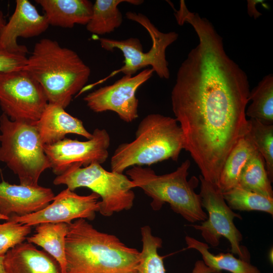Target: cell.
Segmentation results:
<instances>
[{
  "label": "cell",
  "instance_id": "17",
  "mask_svg": "<svg viewBox=\"0 0 273 273\" xmlns=\"http://www.w3.org/2000/svg\"><path fill=\"white\" fill-rule=\"evenodd\" d=\"M7 273H62L57 261L32 243H20L5 255Z\"/></svg>",
  "mask_w": 273,
  "mask_h": 273
},
{
  "label": "cell",
  "instance_id": "13",
  "mask_svg": "<svg viewBox=\"0 0 273 273\" xmlns=\"http://www.w3.org/2000/svg\"><path fill=\"white\" fill-rule=\"evenodd\" d=\"M99 196L95 193L80 196L67 188L55 196L53 202L43 209L24 216L12 215L9 220L29 226L45 222H64L73 220H93L99 211Z\"/></svg>",
  "mask_w": 273,
  "mask_h": 273
},
{
  "label": "cell",
  "instance_id": "24",
  "mask_svg": "<svg viewBox=\"0 0 273 273\" xmlns=\"http://www.w3.org/2000/svg\"><path fill=\"white\" fill-rule=\"evenodd\" d=\"M264 159L256 152L247 161L240 175L236 187L273 198V190Z\"/></svg>",
  "mask_w": 273,
  "mask_h": 273
},
{
  "label": "cell",
  "instance_id": "27",
  "mask_svg": "<svg viewBox=\"0 0 273 273\" xmlns=\"http://www.w3.org/2000/svg\"><path fill=\"white\" fill-rule=\"evenodd\" d=\"M246 135L263 157L268 177L273 180V124H266L250 118Z\"/></svg>",
  "mask_w": 273,
  "mask_h": 273
},
{
  "label": "cell",
  "instance_id": "11",
  "mask_svg": "<svg viewBox=\"0 0 273 273\" xmlns=\"http://www.w3.org/2000/svg\"><path fill=\"white\" fill-rule=\"evenodd\" d=\"M92 138L86 141L64 138L55 143L44 145L51 168L57 175L74 167L101 164L109 156L110 137L105 129L96 128Z\"/></svg>",
  "mask_w": 273,
  "mask_h": 273
},
{
  "label": "cell",
  "instance_id": "10",
  "mask_svg": "<svg viewBox=\"0 0 273 273\" xmlns=\"http://www.w3.org/2000/svg\"><path fill=\"white\" fill-rule=\"evenodd\" d=\"M48 103L41 85L23 68L0 73V106L10 120L35 124Z\"/></svg>",
  "mask_w": 273,
  "mask_h": 273
},
{
  "label": "cell",
  "instance_id": "3",
  "mask_svg": "<svg viewBox=\"0 0 273 273\" xmlns=\"http://www.w3.org/2000/svg\"><path fill=\"white\" fill-rule=\"evenodd\" d=\"M23 69L41 85L49 104L64 109L90 74L89 67L75 51L47 38L35 44Z\"/></svg>",
  "mask_w": 273,
  "mask_h": 273
},
{
  "label": "cell",
  "instance_id": "14",
  "mask_svg": "<svg viewBox=\"0 0 273 273\" xmlns=\"http://www.w3.org/2000/svg\"><path fill=\"white\" fill-rule=\"evenodd\" d=\"M49 26L45 15L39 14L29 1H16L14 12L6 23L0 37V52L26 55L27 48L18 43V38H27L39 35Z\"/></svg>",
  "mask_w": 273,
  "mask_h": 273
},
{
  "label": "cell",
  "instance_id": "20",
  "mask_svg": "<svg viewBox=\"0 0 273 273\" xmlns=\"http://www.w3.org/2000/svg\"><path fill=\"white\" fill-rule=\"evenodd\" d=\"M187 249H194L202 256L204 263L211 268L214 273H220L225 270L231 273H260L255 266L240 258H237L231 253L214 255L209 251L207 243L200 241L190 236L185 237Z\"/></svg>",
  "mask_w": 273,
  "mask_h": 273
},
{
  "label": "cell",
  "instance_id": "31",
  "mask_svg": "<svg viewBox=\"0 0 273 273\" xmlns=\"http://www.w3.org/2000/svg\"><path fill=\"white\" fill-rule=\"evenodd\" d=\"M257 1H248V14L251 16H254L255 19L261 15V14L258 12L255 9V4Z\"/></svg>",
  "mask_w": 273,
  "mask_h": 273
},
{
  "label": "cell",
  "instance_id": "16",
  "mask_svg": "<svg viewBox=\"0 0 273 273\" xmlns=\"http://www.w3.org/2000/svg\"><path fill=\"white\" fill-rule=\"evenodd\" d=\"M43 145L55 143L74 133L90 139L93 134L88 131L80 119L65 111L62 107L48 103L39 119L35 123Z\"/></svg>",
  "mask_w": 273,
  "mask_h": 273
},
{
  "label": "cell",
  "instance_id": "4",
  "mask_svg": "<svg viewBox=\"0 0 273 273\" xmlns=\"http://www.w3.org/2000/svg\"><path fill=\"white\" fill-rule=\"evenodd\" d=\"M135 139L120 144L111 158V171L123 173L134 166H150L164 160L177 161L185 149L183 131L175 118L150 114L140 122Z\"/></svg>",
  "mask_w": 273,
  "mask_h": 273
},
{
  "label": "cell",
  "instance_id": "25",
  "mask_svg": "<svg viewBox=\"0 0 273 273\" xmlns=\"http://www.w3.org/2000/svg\"><path fill=\"white\" fill-rule=\"evenodd\" d=\"M141 234L143 246L135 273H166L163 258L158 253L162 239L152 234L149 225L142 226Z\"/></svg>",
  "mask_w": 273,
  "mask_h": 273
},
{
  "label": "cell",
  "instance_id": "2",
  "mask_svg": "<svg viewBox=\"0 0 273 273\" xmlns=\"http://www.w3.org/2000/svg\"><path fill=\"white\" fill-rule=\"evenodd\" d=\"M65 273H135L140 252L85 219L68 224Z\"/></svg>",
  "mask_w": 273,
  "mask_h": 273
},
{
  "label": "cell",
  "instance_id": "33",
  "mask_svg": "<svg viewBox=\"0 0 273 273\" xmlns=\"http://www.w3.org/2000/svg\"><path fill=\"white\" fill-rule=\"evenodd\" d=\"M5 255H0V273H7L4 265Z\"/></svg>",
  "mask_w": 273,
  "mask_h": 273
},
{
  "label": "cell",
  "instance_id": "22",
  "mask_svg": "<svg viewBox=\"0 0 273 273\" xmlns=\"http://www.w3.org/2000/svg\"><path fill=\"white\" fill-rule=\"evenodd\" d=\"M124 2L139 5L140 0H96L93 4L90 18L86 25L89 32L103 35L114 31L122 23V15L118 6Z\"/></svg>",
  "mask_w": 273,
  "mask_h": 273
},
{
  "label": "cell",
  "instance_id": "32",
  "mask_svg": "<svg viewBox=\"0 0 273 273\" xmlns=\"http://www.w3.org/2000/svg\"><path fill=\"white\" fill-rule=\"evenodd\" d=\"M6 24V22L4 19L3 14L2 12L0 10V37L3 32V31L5 28V26Z\"/></svg>",
  "mask_w": 273,
  "mask_h": 273
},
{
  "label": "cell",
  "instance_id": "29",
  "mask_svg": "<svg viewBox=\"0 0 273 273\" xmlns=\"http://www.w3.org/2000/svg\"><path fill=\"white\" fill-rule=\"evenodd\" d=\"M27 58L26 55L0 52V73L23 69Z\"/></svg>",
  "mask_w": 273,
  "mask_h": 273
},
{
  "label": "cell",
  "instance_id": "7",
  "mask_svg": "<svg viewBox=\"0 0 273 273\" xmlns=\"http://www.w3.org/2000/svg\"><path fill=\"white\" fill-rule=\"evenodd\" d=\"M126 16L141 25L148 32L152 40V46L147 52H144L143 46L137 38L130 37L124 40H117L108 38H99L102 48L107 51L118 49L121 51L124 58V65L120 69L113 71L103 79V82L118 73L124 75H134L138 71L151 66L152 69L161 78L168 79L170 72L168 62L166 59L167 48L178 38V34L171 31L163 33L160 31L149 18L141 13L127 12Z\"/></svg>",
  "mask_w": 273,
  "mask_h": 273
},
{
  "label": "cell",
  "instance_id": "30",
  "mask_svg": "<svg viewBox=\"0 0 273 273\" xmlns=\"http://www.w3.org/2000/svg\"><path fill=\"white\" fill-rule=\"evenodd\" d=\"M191 273H214V272L204 263L203 260H199L195 263Z\"/></svg>",
  "mask_w": 273,
  "mask_h": 273
},
{
  "label": "cell",
  "instance_id": "26",
  "mask_svg": "<svg viewBox=\"0 0 273 273\" xmlns=\"http://www.w3.org/2000/svg\"><path fill=\"white\" fill-rule=\"evenodd\" d=\"M223 198L232 210L259 211L273 215V198L236 187L222 192Z\"/></svg>",
  "mask_w": 273,
  "mask_h": 273
},
{
  "label": "cell",
  "instance_id": "9",
  "mask_svg": "<svg viewBox=\"0 0 273 273\" xmlns=\"http://www.w3.org/2000/svg\"><path fill=\"white\" fill-rule=\"evenodd\" d=\"M199 179L201 205L207 211L208 217L201 224L191 226L200 231L206 243L213 247L217 246L220 238L224 237L230 244L232 253L250 262L249 252L240 245L243 236L234 222L235 218L242 219V217L228 206L217 185L206 181L201 175Z\"/></svg>",
  "mask_w": 273,
  "mask_h": 273
},
{
  "label": "cell",
  "instance_id": "19",
  "mask_svg": "<svg viewBox=\"0 0 273 273\" xmlns=\"http://www.w3.org/2000/svg\"><path fill=\"white\" fill-rule=\"evenodd\" d=\"M68 225L64 222H45L35 226V233L27 241L41 247L58 263L62 273L65 272V238Z\"/></svg>",
  "mask_w": 273,
  "mask_h": 273
},
{
  "label": "cell",
  "instance_id": "23",
  "mask_svg": "<svg viewBox=\"0 0 273 273\" xmlns=\"http://www.w3.org/2000/svg\"><path fill=\"white\" fill-rule=\"evenodd\" d=\"M251 104L246 110V116L266 124H273V75L265 76L250 91Z\"/></svg>",
  "mask_w": 273,
  "mask_h": 273
},
{
  "label": "cell",
  "instance_id": "12",
  "mask_svg": "<svg viewBox=\"0 0 273 273\" xmlns=\"http://www.w3.org/2000/svg\"><path fill=\"white\" fill-rule=\"evenodd\" d=\"M153 72L152 68H147L136 75H124L112 84L89 93L83 100L94 112L112 111L123 121L131 122L139 117L136 91L152 77Z\"/></svg>",
  "mask_w": 273,
  "mask_h": 273
},
{
  "label": "cell",
  "instance_id": "21",
  "mask_svg": "<svg viewBox=\"0 0 273 273\" xmlns=\"http://www.w3.org/2000/svg\"><path fill=\"white\" fill-rule=\"evenodd\" d=\"M257 151L253 142L246 135L239 140L226 158L220 172L217 185L222 192L238 185L243 168Z\"/></svg>",
  "mask_w": 273,
  "mask_h": 273
},
{
  "label": "cell",
  "instance_id": "34",
  "mask_svg": "<svg viewBox=\"0 0 273 273\" xmlns=\"http://www.w3.org/2000/svg\"><path fill=\"white\" fill-rule=\"evenodd\" d=\"M0 219L9 220V217H7L6 216H5V215H4L3 214H1L0 213Z\"/></svg>",
  "mask_w": 273,
  "mask_h": 273
},
{
  "label": "cell",
  "instance_id": "15",
  "mask_svg": "<svg viewBox=\"0 0 273 273\" xmlns=\"http://www.w3.org/2000/svg\"><path fill=\"white\" fill-rule=\"evenodd\" d=\"M55 196L50 188L0 183V213L8 217L39 211L50 204Z\"/></svg>",
  "mask_w": 273,
  "mask_h": 273
},
{
  "label": "cell",
  "instance_id": "1",
  "mask_svg": "<svg viewBox=\"0 0 273 273\" xmlns=\"http://www.w3.org/2000/svg\"><path fill=\"white\" fill-rule=\"evenodd\" d=\"M199 44L177 71L172 109L184 134L185 150L206 181L217 185L229 154L248 130L249 84L245 72L224 49L222 37L206 18H186Z\"/></svg>",
  "mask_w": 273,
  "mask_h": 273
},
{
  "label": "cell",
  "instance_id": "28",
  "mask_svg": "<svg viewBox=\"0 0 273 273\" xmlns=\"http://www.w3.org/2000/svg\"><path fill=\"white\" fill-rule=\"evenodd\" d=\"M31 231V226L11 220L0 224V255H5L10 249L23 243Z\"/></svg>",
  "mask_w": 273,
  "mask_h": 273
},
{
  "label": "cell",
  "instance_id": "18",
  "mask_svg": "<svg viewBox=\"0 0 273 273\" xmlns=\"http://www.w3.org/2000/svg\"><path fill=\"white\" fill-rule=\"evenodd\" d=\"M44 12L49 24L72 28L86 25L92 14L93 4L88 0H35Z\"/></svg>",
  "mask_w": 273,
  "mask_h": 273
},
{
  "label": "cell",
  "instance_id": "8",
  "mask_svg": "<svg viewBox=\"0 0 273 273\" xmlns=\"http://www.w3.org/2000/svg\"><path fill=\"white\" fill-rule=\"evenodd\" d=\"M53 183L66 185L72 191L80 187L89 189L101 198L99 212L105 216L128 210L133 205L135 195L129 177L123 173L107 171L98 163L73 167L58 175Z\"/></svg>",
  "mask_w": 273,
  "mask_h": 273
},
{
  "label": "cell",
  "instance_id": "5",
  "mask_svg": "<svg viewBox=\"0 0 273 273\" xmlns=\"http://www.w3.org/2000/svg\"><path fill=\"white\" fill-rule=\"evenodd\" d=\"M191 162L187 159L170 173L158 175L149 167L134 166L126 171L133 188L141 189L150 197L152 209L159 210L165 203L189 222L204 221L207 214L203 209L199 194L195 189L198 180L192 177L188 180Z\"/></svg>",
  "mask_w": 273,
  "mask_h": 273
},
{
  "label": "cell",
  "instance_id": "6",
  "mask_svg": "<svg viewBox=\"0 0 273 273\" xmlns=\"http://www.w3.org/2000/svg\"><path fill=\"white\" fill-rule=\"evenodd\" d=\"M0 162L16 174L21 185L38 186L41 174L51 164L35 124L0 117Z\"/></svg>",
  "mask_w": 273,
  "mask_h": 273
}]
</instances>
